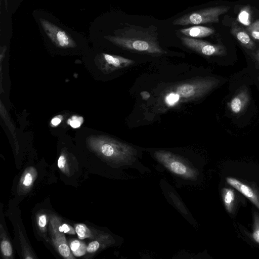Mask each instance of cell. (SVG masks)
Listing matches in <instances>:
<instances>
[{"instance_id": "1", "label": "cell", "mask_w": 259, "mask_h": 259, "mask_svg": "<svg viewBox=\"0 0 259 259\" xmlns=\"http://www.w3.org/2000/svg\"><path fill=\"white\" fill-rule=\"evenodd\" d=\"M157 28L128 25L116 31L115 35L104 37L122 49L141 54L160 56L167 52L160 46Z\"/></svg>"}, {"instance_id": "2", "label": "cell", "mask_w": 259, "mask_h": 259, "mask_svg": "<svg viewBox=\"0 0 259 259\" xmlns=\"http://www.w3.org/2000/svg\"><path fill=\"white\" fill-rule=\"evenodd\" d=\"M213 77H198L174 86L165 94L164 102L169 107L199 99L219 84Z\"/></svg>"}, {"instance_id": "3", "label": "cell", "mask_w": 259, "mask_h": 259, "mask_svg": "<svg viewBox=\"0 0 259 259\" xmlns=\"http://www.w3.org/2000/svg\"><path fill=\"white\" fill-rule=\"evenodd\" d=\"M88 147L103 159L115 163L127 162L136 155L131 146L105 136H90L87 139Z\"/></svg>"}, {"instance_id": "4", "label": "cell", "mask_w": 259, "mask_h": 259, "mask_svg": "<svg viewBox=\"0 0 259 259\" xmlns=\"http://www.w3.org/2000/svg\"><path fill=\"white\" fill-rule=\"evenodd\" d=\"M230 6H219L202 9L186 14L174 21V25H198L209 23H218L220 16L230 10Z\"/></svg>"}, {"instance_id": "5", "label": "cell", "mask_w": 259, "mask_h": 259, "mask_svg": "<svg viewBox=\"0 0 259 259\" xmlns=\"http://www.w3.org/2000/svg\"><path fill=\"white\" fill-rule=\"evenodd\" d=\"M155 158L173 174L184 178L192 179L195 171L184 159L169 151L158 150L154 154Z\"/></svg>"}, {"instance_id": "6", "label": "cell", "mask_w": 259, "mask_h": 259, "mask_svg": "<svg viewBox=\"0 0 259 259\" xmlns=\"http://www.w3.org/2000/svg\"><path fill=\"white\" fill-rule=\"evenodd\" d=\"M181 40L187 48L204 56H221L226 54L225 47L221 44H213L188 36L182 37Z\"/></svg>"}, {"instance_id": "7", "label": "cell", "mask_w": 259, "mask_h": 259, "mask_svg": "<svg viewBox=\"0 0 259 259\" xmlns=\"http://www.w3.org/2000/svg\"><path fill=\"white\" fill-rule=\"evenodd\" d=\"M39 21L46 34L56 46L60 48L76 47L74 40L61 28L46 19L41 18Z\"/></svg>"}, {"instance_id": "8", "label": "cell", "mask_w": 259, "mask_h": 259, "mask_svg": "<svg viewBox=\"0 0 259 259\" xmlns=\"http://www.w3.org/2000/svg\"><path fill=\"white\" fill-rule=\"evenodd\" d=\"M59 221L55 215L52 216L50 219V229L53 244L58 252L64 258H74L64 233L60 231L58 229Z\"/></svg>"}, {"instance_id": "9", "label": "cell", "mask_w": 259, "mask_h": 259, "mask_svg": "<svg viewBox=\"0 0 259 259\" xmlns=\"http://www.w3.org/2000/svg\"><path fill=\"white\" fill-rule=\"evenodd\" d=\"M104 65L103 69L106 73L126 68L135 63V61L120 56L103 54Z\"/></svg>"}, {"instance_id": "10", "label": "cell", "mask_w": 259, "mask_h": 259, "mask_svg": "<svg viewBox=\"0 0 259 259\" xmlns=\"http://www.w3.org/2000/svg\"><path fill=\"white\" fill-rule=\"evenodd\" d=\"M230 33L244 48L251 51L255 49V44L246 29L236 21H234L232 22Z\"/></svg>"}, {"instance_id": "11", "label": "cell", "mask_w": 259, "mask_h": 259, "mask_svg": "<svg viewBox=\"0 0 259 259\" xmlns=\"http://www.w3.org/2000/svg\"><path fill=\"white\" fill-rule=\"evenodd\" d=\"M226 181L230 185L242 193L259 209V194L255 190L235 178L228 177Z\"/></svg>"}, {"instance_id": "12", "label": "cell", "mask_w": 259, "mask_h": 259, "mask_svg": "<svg viewBox=\"0 0 259 259\" xmlns=\"http://www.w3.org/2000/svg\"><path fill=\"white\" fill-rule=\"evenodd\" d=\"M249 101V96L246 89H242L233 97L228 103L231 111L236 114L241 113Z\"/></svg>"}, {"instance_id": "13", "label": "cell", "mask_w": 259, "mask_h": 259, "mask_svg": "<svg viewBox=\"0 0 259 259\" xmlns=\"http://www.w3.org/2000/svg\"><path fill=\"white\" fill-rule=\"evenodd\" d=\"M181 33L189 37L200 38L208 36L215 32L212 28L203 26H195L180 30Z\"/></svg>"}, {"instance_id": "14", "label": "cell", "mask_w": 259, "mask_h": 259, "mask_svg": "<svg viewBox=\"0 0 259 259\" xmlns=\"http://www.w3.org/2000/svg\"><path fill=\"white\" fill-rule=\"evenodd\" d=\"M69 246L73 255L76 256H82L87 252V246L83 242L79 240H72L70 242Z\"/></svg>"}, {"instance_id": "15", "label": "cell", "mask_w": 259, "mask_h": 259, "mask_svg": "<svg viewBox=\"0 0 259 259\" xmlns=\"http://www.w3.org/2000/svg\"><path fill=\"white\" fill-rule=\"evenodd\" d=\"M223 197L226 209L229 212H231L235 200V194L233 190L227 188L224 189Z\"/></svg>"}, {"instance_id": "16", "label": "cell", "mask_w": 259, "mask_h": 259, "mask_svg": "<svg viewBox=\"0 0 259 259\" xmlns=\"http://www.w3.org/2000/svg\"><path fill=\"white\" fill-rule=\"evenodd\" d=\"M74 227L76 233L79 239H84L93 237L91 230L84 224H77Z\"/></svg>"}, {"instance_id": "17", "label": "cell", "mask_w": 259, "mask_h": 259, "mask_svg": "<svg viewBox=\"0 0 259 259\" xmlns=\"http://www.w3.org/2000/svg\"><path fill=\"white\" fill-rule=\"evenodd\" d=\"M27 170L23 175L21 179V184L25 188H29L33 184L35 176L34 169Z\"/></svg>"}, {"instance_id": "18", "label": "cell", "mask_w": 259, "mask_h": 259, "mask_svg": "<svg viewBox=\"0 0 259 259\" xmlns=\"http://www.w3.org/2000/svg\"><path fill=\"white\" fill-rule=\"evenodd\" d=\"M245 29L253 40H259V19L249 24Z\"/></svg>"}, {"instance_id": "19", "label": "cell", "mask_w": 259, "mask_h": 259, "mask_svg": "<svg viewBox=\"0 0 259 259\" xmlns=\"http://www.w3.org/2000/svg\"><path fill=\"white\" fill-rule=\"evenodd\" d=\"M1 248L3 255L6 257H10L13 253L12 246L10 242L6 239L1 241Z\"/></svg>"}, {"instance_id": "20", "label": "cell", "mask_w": 259, "mask_h": 259, "mask_svg": "<svg viewBox=\"0 0 259 259\" xmlns=\"http://www.w3.org/2000/svg\"><path fill=\"white\" fill-rule=\"evenodd\" d=\"M252 237L254 241L259 243V215L255 213L254 214V224Z\"/></svg>"}, {"instance_id": "21", "label": "cell", "mask_w": 259, "mask_h": 259, "mask_svg": "<svg viewBox=\"0 0 259 259\" xmlns=\"http://www.w3.org/2000/svg\"><path fill=\"white\" fill-rule=\"evenodd\" d=\"M58 229L60 231L64 233L70 235H75L76 234L75 229L72 226L66 223L61 224L60 221L58 224Z\"/></svg>"}, {"instance_id": "22", "label": "cell", "mask_w": 259, "mask_h": 259, "mask_svg": "<svg viewBox=\"0 0 259 259\" xmlns=\"http://www.w3.org/2000/svg\"><path fill=\"white\" fill-rule=\"evenodd\" d=\"M83 122V118L78 116H72L68 120V124L73 128H78L81 126Z\"/></svg>"}, {"instance_id": "23", "label": "cell", "mask_w": 259, "mask_h": 259, "mask_svg": "<svg viewBox=\"0 0 259 259\" xmlns=\"http://www.w3.org/2000/svg\"><path fill=\"white\" fill-rule=\"evenodd\" d=\"M37 225L41 230H46L48 222V218L46 214L40 213L37 218Z\"/></svg>"}, {"instance_id": "24", "label": "cell", "mask_w": 259, "mask_h": 259, "mask_svg": "<svg viewBox=\"0 0 259 259\" xmlns=\"http://www.w3.org/2000/svg\"><path fill=\"white\" fill-rule=\"evenodd\" d=\"M100 247V241L98 240H94L87 246V252L89 253H94L98 251Z\"/></svg>"}, {"instance_id": "25", "label": "cell", "mask_w": 259, "mask_h": 259, "mask_svg": "<svg viewBox=\"0 0 259 259\" xmlns=\"http://www.w3.org/2000/svg\"><path fill=\"white\" fill-rule=\"evenodd\" d=\"M58 167L64 173H67V167L66 165V158L64 154H61L58 160Z\"/></svg>"}, {"instance_id": "26", "label": "cell", "mask_w": 259, "mask_h": 259, "mask_svg": "<svg viewBox=\"0 0 259 259\" xmlns=\"http://www.w3.org/2000/svg\"><path fill=\"white\" fill-rule=\"evenodd\" d=\"M243 9L242 10L241 12H240V15H239V19L240 20L244 22V23H245L246 21H248V18H249V12H248V9Z\"/></svg>"}, {"instance_id": "27", "label": "cell", "mask_w": 259, "mask_h": 259, "mask_svg": "<svg viewBox=\"0 0 259 259\" xmlns=\"http://www.w3.org/2000/svg\"><path fill=\"white\" fill-rule=\"evenodd\" d=\"M62 120V116L59 115L53 118L51 121V124L54 126L58 125Z\"/></svg>"}, {"instance_id": "28", "label": "cell", "mask_w": 259, "mask_h": 259, "mask_svg": "<svg viewBox=\"0 0 259 259\" xmlns=\"http://www.w3.org/2000/svg\"><path fill=\"white\" fill-rule=\"evenodd\" d=\"M142 99L147 100L150 97V93L147 91H143L140 93Z\"/></svg>"}, {"instance_id": "29", "label": "cell", "mask_w": 259, "mask_h": 259, "mask_svg": "<svg viewBox=\"0 0 259 259\" xmlns=\"http://www.w3.org/2000/svg\"><path fill=\"white\" fill-rule=\"evenodd\" d=\"M254 56L256 60L259 63V49H258L254 54Z\"/></svg>"}, {"instance_id": "30", "label": "cell", "mask_w": 259, "mask_h": 259, "mask_svg": "<svg viewBox=\"0 0 259 259\" xmlns=\"http://www.w3.org/2000/svg\"><path fill=\"white\" fill-rule=\"evenodd\" d=\"M258 81H259V76H258Z\"/></svg>"}]
</instances>
